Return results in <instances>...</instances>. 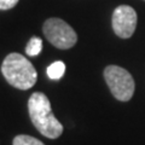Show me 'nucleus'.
<instances>
[{"label":"nucleus","instance_id":"nucleus-1","mask_svg":"<svg viewBox=\"0 0 145 145\" xmlns=\"http://www.w3.org/2000/svg\"><path fill=\"white\" fill-rule=\"evenodd\" d=\"M28 112L31 123L48 139H57L63 133V125L52 112L51 103L46 94L34 92L28 99Z\"/></svg>","mask_w":145,"mask_h":145},{"label":"nucleus","instance_id":"nucleus-2","mask_svg":"<svg viewBox=\"0 0 145 145\" xmlns=\"http://www.w3.org/2000/svg\"><path fill=\"white\" fill-rule=\"evenodd\" d=\"M1 74L12 87L29 89L36 84L38 72L34 65L20 53H10L1 64Z\"/></svg>","mask_w":145,"mask_h":145},{"label":"nucleus","instance_id":"nucleus-3","mask_svg":"<svg viewBox=\"0 0 145 145\" xmlns=\"http://www.w3.org/2000/svg\"><path fill=\"white\" fill-rule=\"evenodd\" d=\"M104 79L111 94L120 102H128L134 94L135 84L132 75L125 68L108 65L104 69Z\"/></svg>","mask_w":145,"mask_h":145},{"label":"nucleus","instance_id":"nucleus-4","mask_svg":"<svg viewBox=\"0 0 145 145\" xmlns=\"http://www.w3.org/2000/svg\"><path fill=\"white\" fill-rule=\"evenodd\" d=\"M42 31L47 41L61 50L71 48L78 41V35L71 27L61 18H48L44 23Z\"/></svg>","mask_w":145,"mask_h":145},{"label":"nucleus","instance_id":"nucleus-5","mask_svg":"<svg viewBox=\"0 0 145 145\" xmlns=\"http://www.w3.org/2000/svg\"><path fill=\"white\" fill-rule=\"evenodd\" d=\"M138 16L133 7L128 5L117 6L112 12L111 24L114 33L121 39L131 38L137 28Z\"/></svg>","mask_w":145,"mask_h":145},{"label":"nucleus","instance_id":"nucleus-6","mask_svg":"<svg viewBox=\"0 0 145 145\" xmlns=\"http://www.w3.org/2000/svg\"><path fill=\"white\" fill-rule=\"evenodd\" d=\"M46 72H47V76L50 79L58 80V79H61L62 76L64 75V72H65V64L62 61H57V62L52 63L51 65H48Z\"/></svg>","mask_w":145,"mask_h":145},{"label":"nucleus","instance_id":"nucleus-7","mask_svg":"<svg viewBox=\"0 0 145 145\" xmlns=\"http://www.w3.org/2000/svg\"><path fill=\"white\" fill-rule=\"evenodd\" d=\"M41 50H42V40L38 38V36H33V38H30V40L25 46V53L30 57H35L41 52Z\"/></svg>","mask_w":145,"mask_h":145},{"label":"nucleus","instance_id":"nucleus-8","mask_svg":"<svg viewBox=\"0 0 145 145\" xmlns=\"http://www.w3.org/2000/svg\"><path fill=\"white\" fill-rule=\"evenodd\" d=\"M12 145H45L41 140L36 139L31 135L27 134H20L16 135L12 140Z\"/></svg>","mask_w":145,"mask_h":145},{"label":"nucleus","instance_id":"nucleus-9","mask_svg":"<svg viewBox=\"0 0 145 145\" xmlns=\"http://www.w3.org/2000/svg\"><path fill=\"white\" fill-rule=\"evenodd\" d=\"M18 0H0V8L3 11L5 10H10V8L15 7L17 5Z\"/></svg>","mask_w":145,"mask_h":145},{"label":"nucleus","instance_id":"nucleus-10","mask_svg":"<svg viewBox=\"0 0 145 145\" xmlns=\"http://www.w3.org/2000/svg\"><path fill=\"white\" fill-rule=\"evenodd\" d=\"M144 1H145V0H144Z\"/></svg>","mask_w":145,"mask_h":145}]
</instances>
